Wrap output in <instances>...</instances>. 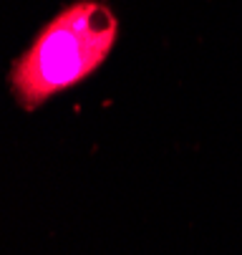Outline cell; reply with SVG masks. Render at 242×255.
<instances>
[{"instance_id": "6da1fadb", "label": "cell", "mask_w": 242, "mask_h": 255, "mask_svg": "<svg viewBox=\"0 0 242 255\" xmlns=\"http://www.w3.org/2000/svg\"><path fill=\"white\" fill-rule=\"evenodd\" d=\"M119 35L106 3L79 0L48 20L13 66V94L25 109L46 104L63 89L83 81L106 61Z\"/></svg>"}]
</instances>
